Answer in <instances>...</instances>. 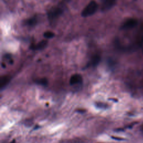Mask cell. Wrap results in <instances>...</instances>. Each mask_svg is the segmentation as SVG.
Returning <instances> with one entry per match:
<instances>
[{
	"mask_svg": "<svg viewBox=\"0 0 143 143\" xmlns=\"http://www.w3.org/2000/svg\"><path fill=\"white\" fill-rule=\"evenodd\" d=\"M98 9V4L95 1H91L82 12V16L84 18L92 15Z\"/></svg>",
	"mask_w": 143,
	"mask_h": 143,
	"instance_id": "cell-1",
	"label": "cell"
},
{
	"mask_svg": "<svg viewBox=\"0 0 143 143\" xmlns=\"http://www.w3.org/2000/svg\"><path fill=\"white\" fill-rule=\"evenodd\" d=\"M137 20L134 19H129L126 21L123 24L122 26V29H129L133 27H134L136 25Z\"/></svg>",
	"mask_w": 143,
	"mask_h": 143,
	"instance_id": "cell-2",
	"label": "cell"
},
{
	"mask_svg": "<svg viewBox=\"0 0 143 143\" xmlns=\"http://www.w3.org/2000/svg\"><path fill=\"white\" fill-rule=\"evenodd\" d=\"M82 81H83V78L81 74H74L72 76L70 79V84L71 85H74V84L82 83Z\"/></svg>",
	"mask_w": 143,
	"mask_h": 143,
	"instance_id": "cell-3",
	"label": "cell"
},
{
	"mask_svg": "<svg viewBox=\"0 0 143 143\" xmlns=\"http://www.w3.org/2000/svg\"><path fill=\"white\" fill-rule=\"evenodd\" d=\"M116 0H102V9L103 10H107L112 7L115 4Z\"/></svg>",
	"mask_w": 143,
	"mask_h": 143,
	"instance_id": "cell-4",
	"label": "cell"
},
{
	"mask_svg": "<svg viewBox=\"0 0 143 143\" xmlns=\"http://www.w3.org/2000/svg\"><path fill=\"white\" fill-rule=\"evenodd\" d=\"M62 13V10L59 8H56L53 9V10L51 11L50 13L48 14L49 15V18L50 19H53L57 18L58 17L60 16V15H61Z\"/></svg>",
	"mask_w": 143,
	"mask_h": 143,
	"instance_id": "cell-5",
	"label": "cell"
},
{
	"mask_svg": "<svg viewBox=\"0 0 143 143\" xmlns=\"http://www.w3.org/2000/svg\"><path fill=\"white\" fill-rule=\"evenodd\" d=\"M48 44V42L45 40H43L42 41H41L37 45H35L34 47V49H36V50H40L42 49L43 48H44L46 46H47Z\"/></svg>",
	"mask_w": 143,
	"mask_h": 143,
	"instance_id": "cell-6",
	"label": "cell"
},
{
	"mask_svg": "<svg viewBox=\"0 0 143 143\" xmlns=\"http://www.w3.org/2000/svg\"><path fill=\"white\" fill-rule=\"evenodd\" d=\"M101 58L98 55H96L92 58L91 62V64L92 65L93 67H96L98 64L100 62Z\"/></svg>",
	"mask_w": 143,
	"mask_h": 143,
	"instance_id": "cell-7",
	"label": "cell"
},
{
	"mask_svg": "<svg viewBox=\"0 0 143 143\" xmlns=\"http://www.w3.org/2000/svg\"><path fill=\"white\" fill-rule=\"evenodd\" d=\"M36 23H37V20H36V18H31L26 21V24H27V25L31 26L35 25Z\"/></svg>",
	"mask_w": 143,
	"mask_h": 143,
	"instance_id": "cell-8",
	"label": "cell"
},
{
	"mask_svg": "<svg viewBox=\"0 0 143 143\" xmlns=\"http://www.w3.org/2000/svg\"><path fill=\"white\" fill-rule=\"evenodd\" d=\"M8 82H9L8 77H2L1 80V82H0V83H1V85H0V86H1V88H2L4 86H5Z\"/></svg>",
	"mask_w": 143,
	"mask_h": 143,
	"instance_id": "cell-9",
	"label": "cell"
},
{
	"mask_svg": "<svg viewBox=\"0 0 143 143\" xmlns=\"http://www.w3.org/2000/svg\"><path fill=\"white\" fill-rule=\"evenodd\" d=\"M36 83L41 84V85H43V86H47L48 83V79L45 78H43L39 79L38 80V81H36Z\"/></svg>",
	"mask_w": 143,
	"mask_h": 143,
	"instance_id": "cell-10",
	"label": "cell"
},
{
	"mask_svg": "<svg viewBox=\"0 0 143 143\" xmlns=\"http://www.w3.org/2000/svg\"><path fill=\"white\" fill-rule=\"evenodd\" d=\"M54 34L51 32V31H47V32H45L44 34V36L45 38H47V39H51L53 38L54 36Z\"/></svg>",
	"mask_w": 143,
	"mask_h": 143,
	"instance_id": "cell-11",
	"label": "cell"
},
{
	"mask_svg": "<svg viewBox=\"0 0 143 143\" xmlns=\"http://www.w3.org/2000/svg\"><path fill=\"white\" fill-rule=\"evenodd\" d=\"M95 105L97 107L100 108H107L108 107L107 105H106V104L104 103L97 102V103H96Z\"/></svg>",
	"mask_w": 143,
	"mask_h": 143,
	"instance_id": "cell-12",
	"label": "cell"
},
{
	"mask_svg": "<svg viewBox=\"0 0 143 143\" xmlns=\"http://www.w3.org/2000/svg\"><path fill=\"white\" fill-rule=\"evenodd\" d=\"M111 138L113 139H114V140H123V139H122V138H121V137H116V136H111Z\"/></svg>",
	"mask_w": 143,
	"mask_h": 143,
	"instance_id": "cell-13",
	"label": "cell"
},
{
	"mask_svg": "<svg viewBox=\"0 0 143 143\" xmlns=\"http://www.w3.org/2000/svg\"><path fill=\"white\" fill-rule=\"evenodd\" d=\"M77 111L79 113H84L86 112V110H84V109H78V110H77Z\"/></svg>",
	"mask_w": 143,
	"mask_h": 143,
	"instance_id": "cell-14",
	"label": "cell"
},
{
	"mask_svg": "<svg viewBox=\"0 0 143 143\" xmlns=\"http://www.w3.org/2000/svg\"><path fill=\"white\" fill-rule=\"evenodd\" d=\"M10 143H16V141H15V140L14 139V140H13V141H11Z\"/></svg>",
	"mask_w": 143,
	"mask_h": 143,
	"instance_id": "cell-15",
	"label": "cell"
}]
</instances>
